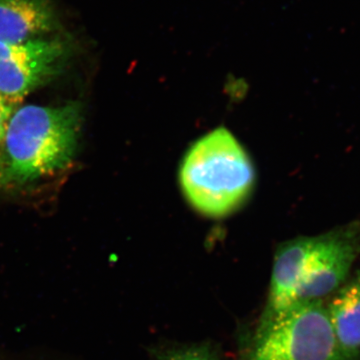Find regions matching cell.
Segmentation results:
<instances>
[{
	"mask_svg": "<svg viewBox=\"0 0 360 360\" xmlns=\"http://www.w3.org/2000/svg\"><path fill=\"white\" fill-rule=\"evenodd\" d=\"M360 252V224L284 243L274 255L260 323L300 303L326 300L342 285Z\"/></svg>",
	"mask_w": 360,
	"mask_h": 360,
	"instance_id": "cell-1",
	"label": "cell"
},
{
	"mask_svg": "<svg viewBox=\"0 0 360 360\" xmlns=\"http://www.w3.org/2000/svg\"><path fill=\"white\" fill-rule=\"evenodd\" d=\"M82 122L79 103L20 105L7 125L0 153V184L25 186L70 167Z\"/></svg>",
	"mask_w": 360,
	"mask_h": 360,
	"instance_id": "cell-2",
	"label": "cell"
},
{
	"mask_svg": "<svg viewBox=\"0 0 360 360\" xmlns=\"http://www.w3.org/2000/svg\"><path fill=\"white\" fill-rule=\"evenodd\" d=\"M255 174L245 149L220 127L194 142L179 168V184L196 212L212 219L227 217L248 200Z\"/></svg>",
	"mask_w": 360,
	"mask_h": 360,
	"instance_id": "cell-3",
	"label": "cell"
},
{
	"mask_svg": "<svg viewBox=\"0 0 360 360\" xmlns=\"http://www.w3.org/2000/svg\"><path fill=\"white\" fill-rule=\"evenodd\" d=\"M243 360H343L326 300L300 303L271 321L258 322Z\"/></svg>",
	"mask_w": 360,
	"mask_h": 360,
	"instance_id": "cell-4",
	"label": "cell"
},
{
	"mask_svg": "<svg viewBox=\"0 0 360 360\" xmlns=\"http://www.w3.org/2000/svg\"><path fill=\"white\" fill-rule=\"evenodd\" d=\"M73 52L72 39L59 35L0 42V94L23 99L61 75Z\"/></svg>",
	"mask_w": 360,
	"mask_h": 360,
	"instance_id": "cell-5",
	"label": "cell"
},
{
	"mask_svg": "<svg viewBox=\"0 0 360 360\" xmlns=\"http://www.w3.org/2000/svg\"><path fill=\"white\" fill-rule=\"evenodd\" d=\"M60 28L52 0H0V42L49 37Z\"/></svg>",
	"mask_w": 360,
	"mask_h": 360,
	"instance_id": "cell-6",
	"label": "cell"
},
{
	"mask_svg": "<svg viewBox=\"0 0 360 360\" xmlns=\"http://www.w3.org/2000/svg\"><path fill=\"white\" fill-rule=\"evenodd\" d=\"M329 321L343 360L360 355V270L326 302Z\"/></svg>",
	"mask_w": 360,
	"mask_h": 360,
	"instance_id": "cell-7",
	"label": "cell"
},
{
	"mask_svg": "<svg viewBox=\"0 0 360 360\" xmlns=\"http://www.w3.org/2000/svg\"><path fill=\"white\" fill-rule=\"evenodd\" d=\"M149 360H217L210 345H180L153 350Z\"/></svg>",
	"mask_w": 360,
	"mask_h": 360,
	"instance_id": "cell-8",
	"label": "cell"
},
{
	"mask_svg": "<svg viewBox=\"0 0 360 360\" xmlns=\"http://www.w3.org/2000/svg\"><path fill=\"white\" fill-rule=\"evenodd\" d=\"M22 99L14 98L0 94V153L4 146V137L7 125L13 116L14 111L20 108Z\"/></svg>",
	"mask_w": 360,
	"mask_h": 360,
	"instance_id": "cell-9",
	"label": "cell"
}]
</instances>
